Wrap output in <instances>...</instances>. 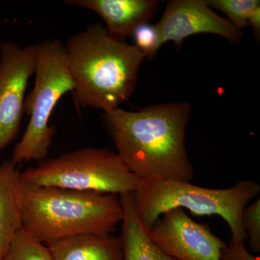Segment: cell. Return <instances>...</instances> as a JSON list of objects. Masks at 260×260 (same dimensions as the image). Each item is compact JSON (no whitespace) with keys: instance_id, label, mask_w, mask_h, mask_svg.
Returning <instances> with one entry per match:
<instances>
[{"instance_id":"6da1fadb","label":"cell","mask_w":260,"mask_h":260,"mask_svg":"<svg viewBox=\"0 0 260 260\" xmlns=\"http://www.w3.org/2000/svg\"><path fill=\"white\" fill-rule=\"evenodd\" d=\"M191 107L186 102L153 105L137 112L118 107L104 119L117 155L140 179L189 181L194 169L185 146Z\"/></svg>"},{"instance_id":"7a4b0ae2","label":"cell","mask_w":260,"mask_h":260,"mask_svg":"<svg viewBox=\"0 0 260 260\" xmlns=\"http://www.w3.org/2000/svg\"><path fill=\"white\" fill-rule=\"evenodd\" d=\"M64 47L78 106L106 113L129 100L144 58L135 45L95 23L70 38Z\"/></svg>"},{"instance_id":"3957f363","label":"cell","mask_w":260,"mask_h":260,"mask_svg":"<svg viewBox=\"0 0 260 260\" xmlns=\"http://www.w3.org/2000/svg\"><path fill=\"white\" fill-rule=\"evenodd\" d=\"M22 229L46 243L81 234L111 235L123 218L119 196L20 182Z\"/></svg>"},{"instance_id":"277c9868","label":"cell","mask_w":260,"mask_h":260,"mask_svg":"<svg viewBox=\"0 0 260 260\" xmlns=\"http://www.w3.org/2000/svg\"><path fill=\"white\" fill-rule=\"evenodd\" d=\"M256 181L241 180L225 189H210L189 181L159 177L142 179L133 200L140 223L147 232L169 210L186 208L197 216L216 215L225 220L233 242H245L247 236L242 224L243 210L259 196Z\"/></svg>"},{"instance_id":"5b68a950","label":"cell","mask_w":260,"mask_h":260,"mask_svg":"<svg viewBox=\"0 0 260 260\" xmlns=\"http://www.w3.org/2000/svg\"><path fill=\"white\" fill-rule=\"evenodd\" d=\"M34 73V87L24 104V113L30 119L10 159L15 166L47 159L56 132L55 126H49V119L59 99L75 88L64 44L58 39H45L37 44Z\"/></svg>"},{"instance_id":"8992f818","label":"cell","mask_w":260,"mask_h":260,"mask_svg":"<svg viewBox=\"0 0 260 260\" xmlns=\"http://www.w3.org/2000/svg\"><path fill=\"white\" fill-rule=\"evenodd\" d=\"M24 184L117 195L134 193L142 179L107 148H85L39 161L20 174Z\"/></svg>"},{"instance_id":"52a82bcc","label":"cell","mask_w":260,"mask_h":260,"mask_svg":"<svg viewBox=\"0 0 260 260\" xmlns=\"http://www.w3.org/2000/svg\"><path fill=\"white\" fill-rule=\"evenodd\" d=\"M37 44H0V151L20 131L28 80L35 73Z\"/></svg>"},{"instance_id":"ba28073f","label":"cell","mask_w":260,"mask_h":260,"mask_svg":"<svg viewBox=\"0 0 260 260\" xmlns=\"http://www.w3.org/2000/svg\"><path fill=\"white\" fill-rule=\"evenodd\" d=\"M148 233L162 252L177 260H220L226 246L208 225L194 221L180 208L162 214Z\"/></svg>"},{"instance_id":"9c48e42d","label":"cell","mask_w":260,"mask_h":260,"mask_svg":"<svg viewBox=\"0 0 260 260\" xmlns=\"http://www.w3.org/2000/svg\"><path fill=\"white\" fill-rule=\"evenodd\" d=\"M162 44L169 41L180 46L186 38L200 34L220 36L232 44L242 39L239 30L229 20L217 15L206 0H172L156 24Z\"/></svg>"},{"instance_id":"30bf717a","label":"cell","mask_w":260,"mask_h":260,"mask_svg":"<svg viewBox=\"0 0 260 260\" xmlns=\"http://www.w3.org/2000/svg\"><path fill=\"white\" fill-rule=\"evenodd\" d=\"M66 4L95 12L112 35L125 39L142 24L149 23L156 13V0H67Z\"/></svg>"},{"instance_id":"8fae6325","label":"cell","mask_w":260,"mask_h":260,"mask_svg":"<svg viewBox=\"0 0 260 260\" xmlns=\"http://www.w3.org/2000/svg\"><path fill=\"white\" fill-rule=\"evenodd\" d=\"M53 260H122L119 238L93 234L56 239L46 243Z\"/></svg>"},{"instance_id":"7c38bea8","label":"cell","mask_w":260,"mask_h":260,"mask_svg":"<svg viewBox=\"0 0 260 260\" xmlns=\"http://www.w3.org/2000/svg\"><path fill=\"white\" fill-rule=\"evenodd\" d=\"M20 174L10 159L0 164V260L4 259L12 241L22 229L18 201Z\"/></svg>"},{"instance_id":"4fadbf2b","label":"cell","mask_w":260,"mask_h":260,"mask_svg":"<svg viewBox=\"0 0 260 260\" xmlns=\"http://www.w3.org/2000/svg\"><path fill=\"white\" fill-rule=\"evenodd\" d=\"M119 199L123 210L119 237L122 260H177L164 254L152 242L138 218L133 193L119 195Z\"/></svg>"},{"instance_id":"5bb4252c","label":"cell","mask_w":260,"mask_h":260,"mask_svg":"<svg viewBox=\"0 0 260 260\" xmlns=\"http://www.w3.org/2000/svg\"><path fill=\"white\" fill-rule=\"evenodd\" d=\"M3 260H53V258L45 244L21 229L12 241Z\"/></svg>"},{"instance_id":"9a60e30c","label":"cell","mask_w":260,"mask_h":260,"mask_svg":"<svg viewBox=\"0 0 260 260\" xmlns=\"http://www.w3.org/2000/svg\"><path fill=\"white\" fill-rule=\"evenodd\" d=\"M210 8L220 10L227 15L239 30L248 25L251 13L260 6L259 0H206Z\"/></svg>"},{"instance_id":"2e32d148","label":"cell","mask_w":260,"mask_h":260,"mask_svg":"<svg viewBox=\"0 0 260 260\" xmlns=\"http://www.w3.org/2000/svg\"><path fill=\"white\" fill-rule=\"evenodd\" d=\"M135 47L139 49L144 57L153 59L162 45L161 38L156 25L149 23L139 25L133 34Z\"/></svg>"},{"instance_id":"e0dca14e","label":"cell","mask_w":260,"mask_h":260,"mask_svg":"<svg viewBox=\"0 0 260 260\" xmlns=\"http://www.w3.org/2000/svg\"><path fill=\"white\" fill-rule=\"evenodd\" d=\"M242 224L249 240V247L255 253L260 252V199L244 208Z\"/></svg>"},{"instance_id":"ac0fdd59","label":"cell","mask_w":260,"mask_h":260,"mask_svg":"<svg viewBox=\"0 0 260 260\" xmlns=\"http://www.w3.org/2000/svg\"><path fill=\"white\" fill-rule=\"evenodd\" d=\"M220 260H260L259 256L252 255L246 249L244 242L231 240L222 249Z\"/></svg>"},{"instance_id":"d6986e66","label":"cell","mask_w":260,"mask_h":260,"mask_svg":"<svg viewBox=\"0 0 260 260\" xmlns=\"http://www.w3.org/2000/svg\"><path fill=\"white\" fill-rule=\"evenodd\" d=\"M248 25H251L254 30L256 39H259L260 36V6L256 8L251 13L248 20Z\"/></svg>"}]
</instances>
